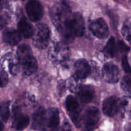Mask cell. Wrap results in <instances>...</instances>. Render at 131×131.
I'll return each instance as SVG.
<instances>
[{
	"label": "cell",
	"instance_id": "obj_1",
	"mask_svg": "<svg viewBox=\"0 0 131 131\" xmlns=\"http://www.w3.org/2000/svg\"><path fill=\"white\" fill-rule=\"evenodd\" d=\"M85 30L84 22L83 17L79 13L72 14L69 21L59 30L63 38V42L67 43L72 42L76 37L83 35Z\"/></svg>",
	"mask_w": 131,
	"mask_h": 131
},
{
	"label": "cell",
	"instance_id": "obj_2",
	"mask_svg": "<svg viewBox=\"0 0 131 131\" xmlns=\"http://www.w3.org/2000/svg\"><path fill=\"white\" fill-rule=\"evenodd\" d=\"M17 57L26 75H30L35 72L38 67L37 61L33 56L29 46L25 43L19 46L17 52Z\"/></svg>",
	"mask_w": 131,
	"mask_h": 131
},
{
	"label": "cell",
	"instance_id": "obj_3",
	"mask_svg": "<svg viewBox=\"0 0 131 131\" xmlns=\"http://www.w3.org/2000/svg\"><path fill=\"white\" fill-rule=\"evenodd\" d=\"M72 15L70 6L64 1L56 3L51 7L50 16L58 31L60 30L69 21Z\"/></svg>",
	"mask_w": 131,
	"mask_h": 131
},
{
	"label": "cell",
	"instance_id": "obj_4",
	"mask_svg": "<svg viewBox=\"0 0 131 131\" xmlns=\"http://www.w3.org/2000/svg\"><path fill=\"white\" fill-rule=\"evenodd\" d=\"M49 58L54 64H64L68 61L70 50L67 44L62 42H54L51 45L48 52Z\"/></svg>",
	"mask_w": 131,
	"mask_h": 131
},
{
	"label": "cell",
	"instance_id": "obj_5",
	"mask_svg": "<svg viewBox=\"0 0 131 131\" xmlns=\"http://www.w3.org/2000/svg\"><path fill=\"white\" fill-rule=\"evenodd\" d=\"M33 44L40 49H44L48 46L51 38V31L46 24H40L36 26L33 31Z\"/></svg>",
	"mask_w": 131,
	"mask_h": 131
},
{
	"label": "cell",
	"instance_id": "obj_6",
	"mask_svg": "<svg viewBox=\"0 0 131 131\" xmlns=\"http://www.w3.org/2000/svg\"><path fill=\"white\" fill-rule=\"evenodd\" d=\"M127 104L126 99H120L116 97H110L106 99L103 103L102 110L108 116H115L123 111Z\"/></svg>",
	"mask_w": 131,
	"mask_h": 131
},
{
	"label": "cell",
	"instance_id": "obj_7",
	"mask_svg": "<svg viewBox=\"0 0 131 131\" xmlns=\"http://www.w3.org/2000/svg\"><path fill=\"white\" fill-rule=\"evenodd\" d=\"M0 65L2 70L11 75H15L19 72L20 63L16 55L12 52L6 54L1 58Z\"/></svg>",
	"mask_w": 131,
	"mask_h": 131
},
{
	"label": "cell",
	"instance_id": "obj_8",
	"mask_svg": "<svg viewBox=\"0 0 131 131\" xmlns=\"http://www.w3.org/2000/svg\"><path fill=\"white\" fill-rule=\"evenodd\" d=\"M101 118V114L98 108L90 107L86 110L83 118V131H92L95 128Z\"/></svg>",
	"mask_w": 131,
	"mask_h": 131
},
{
	"label": "cell",
	"instance_id": "obj_9",
	"mask_svg": "<svg viewBox=\"0 0 131 131\" xmlns=\"http://www.w3.org/2000/svg\"><path fill=\"white\" fill-rule=\"evenodd\" d=\"M89 29L99 38L104 39L109 35L108 26L102 18H98L92 20L89 24Z\"/></svg>",
	"mask_w": 131,
	"mask_h": 131
},
{
	"label": "cell",
	"instance_id": "obj_10",
	"mask_svg": "<svg viewBox=\"0 0 131 131\" xmlns=\"http://www.w3.org/2000/svg\"><path fill=\"white\" fill-rule=\"evenodd\" d=\"M102 77L107 83H116L120 78V70L113 63H107L104 65L102 69Z\"/></svg>",
	"mask_w": 131,
	"mask_h": 131
},
{
	"label": "cell",
	"instance_id": "obj_11",
	"mask_svg": "<svg viewBox=\"0 0 131 131\" xmlns=\"http://www.w3.org/2000/svg\"><path fill=\"white\" fill-rule=\"evenodd\" d=\"M26 10L29 19L31 21H38L43 16V6L38 1L32 0L28 1L26 5Z\"/></svg>",
	"mask_w": 131,
	"mask_h": 131
},
{
	"label": "cell",
	"instance_id": "obj_12",
	"mask_svg": "<svg viewBox=\"0 0 131 131\" xmlns=\"http://www.w3.org/2000/svg\"><path fill=\"white\" fill-rule=\"evenodd\" d=\"M65 106L72 121L77 126L79 127V125H81L79 122L78 121V118H79L80 111H79V104L78 100L72 95L68 96L65 101Z\"/></svg>",
	"mask_w": 131,
	"mask_h": 131
},
{
	"label": "cell",
	"instance_id": "obj_13",
	"mask_svg": "<svg viewBox=\"0 0 131 131\" xmlns=\"http://www.w3.org/2000/svg\"><path fill=\"white\" fill-rule=\"evenodd\" d=\"M60 124V115L58 110L51 107L46 110L45 116V127H47L51 130H55Z\"/></svg>",
	"mask_w": 131,
	"mask_h": 131
},
{
	"label": "cell",
	"instance_id": "obj_14",
	"mask_svg": "<svg viewBox=\"0 0 131 131\" xmlns=\"http://www.w3.org/2000/svg\"><path fill=\"white\" fill-rule=\"evenodd\" d=\"M75 76L79 80L86 79L90 74V66L86 60H78L74 64Z\"/></svg>",
	"mask_w": 131,
	"mask_h": 131
},
{
	"label": "cell",
	"instance_id": "obj_15",
	"mask_svg": "<svg viewBox=\"0 0 131 131\" xmlns=\"http://www.w3.org/2000/svg\"><path fill=\"white\" fill-rule=\"evenodd\" d=\"M29 123V118L26 115L23 114L20 111H14L13 116L12 125L16 130H20L28 127Z\"/></svg>",
	"mask_w": 131,
	"mask_h": 131
},
{
	"label": "cell",
	"instance_id": "obj_16",
	"mask_svg": "<svg viewBox=\"0 0 131 131\" xmlns=\"http://www.w3.org/2000/svg\"><path fill=\"white\" fill-rule=\"evenodd\" d=\"M76 93L83 103L87 104L90 102L94 98L95 90L91 86L81 85Z\"/></svg>",
	"mask_w": 131,
	"mask_h": 131
},
{
	"label": "cell",
	"instance_id": "obj_17",
	"mask_svg": "<svg viewBox=\"0 0 131 131\" xmlns=\"http://www.w3.org/2000/svg\"><path fill=\"white\" fill-rule=\"evenodd\" d=\"M18 29L20 36L25 38H29L32 37L33 33V29L32 24L27 20L25 17H22L18 23Z\"/></svg>",
	"mask_w": 131,
	"mask_h": 131
},
{
	"label": "cell",
	"instance_id": "obj_18",
	"mask_svg": "<svg viewBox=\"0 0 131 131\" xmlns=\"http://www.w3.org/2000/svg\"><path fill=\"white\" fill-rule=\"evenodd\" d=\"M3 39L7 44L15 46L20 41L21 36L15 29L13 28H8L5 29L3 33Z\"/></svg>",
	"mask_w": 131,
	"mask_h": 131
},
{
	"label": "cell",
	"instance_id": "obj_19",
	"mask_svg": "<svg viewBox=\"0 0 131 131\" xmlns=\"http://www.w3.org/2000/svg\"><path fill=\"white\" fill-rule=\"evenodd\" d=\"M46 110L43 107H39L33 115V127L34 129H42L45 127V116Z\"/></svg>",
	"mask_w": 131,
	"mask_h": 131
},
{
	"label": "cell",
	"instance_id": "obj_20",
	"mask_svg": "<svg viewBox=\"0 0 131 131\" xmlns=\"http://www.w3.org/2000/svg\"><path fill=\"white\" fill-rule=\"evenodd\" d=\"M118 51L117 44L114 37H111L104 49V53L108 57H114Z\"/></svg>",
	"mask_w": 131,
	"mask_h": 131
},
{
	"label": "cell",
	"instance_id": "obj_21",
	"mask_svg": "<svg viewBox=\"0 0 131 131\" xmlns=\"http://www.w3.org/2000/svg\"><path fill=\"white\" fill-rule=\"evenodd\" d=\"M0 116L3 122H6L10 117V102L3 101L0 104Z\"/></svg>",
	"mask_w": 131,
	"mask_h": 131
},
{
	"label": "cell",
	"instance_id": "obj_22",
	"mask_svg": "<svg viewBox=\"0 0 131 131\" xmlns=\"http://www.w3.org/2000/svg\"><path fill=\"white\" fill-rule=\"evenodd\" d=\"M80 81L81 80L78 79L75 75L70 78L67 82V87L69 90L72 93H77L79 88L81 86Z\"/></svg>",
	"mask_w": 131,
	"mask_h": 131
},
{
	"label": "cell",
	"instance_id": "obj_23",
	"mask_svg": "<svg viewBox=\"0 0 131 131\" xmlns=\"http://www.w3.org/2000/svg\"><path fill=\"white\" fill-rule=\"evenodd\" d=\"M130 78L129 76H124L122 79L121 82V88L124 92H127L129 94H130Z\"/></svg>",
	"mask_w": 131,
	"mask_h": 131
},
{
	"label": "cell",
	"instance_id": "obj_24",
	"mask_svg": "<svg viewBox=\"0 0 131 131\" xmlns=\"http://www.w3.org/2000/svg\"><path fill=\"white\" fill-rule=\"evenodd\" d=\"M90 75H92V76L94 79H97L100 74L99 66L96 63L93 62V61L91 62V64H90Z\"/></svg>",
	"mask_w": 131,
	"mask_h": 131
},
{
	"label": "cell",
	"instance_id": "obj_25",
	"mask_svg": "<svg viewBox=\"0 0 131 131\" xmlns=\"http://www.w3.org/2000/svg\"><path fill=\"white\" fill-rule=\"evenodd\" d=\"M122 35L128 42H130V28L129 24H125L122 28Z\"/></svg>",
	"mask_w": 131,
	"mask_h": 131
},
{
	"label": "cell",
	"instance_id": "obj_26",
	"mask_svg": "<svg viewBox=\"0 0 131 131\" xmlns=\"http://www.w3.org/2000/svg\"><path fill=\"white\" fill-rule=\"evenodd\" d=\"M8 82V77L6 72L0 70V87H4Z\"/></svg>",
	"mask_w": 131,
	"mask_h": 131
},
{
	"label": "cell",
	"instance_id": "obj_27",
	"mask_svg": "<svg viewBox=\"0 0 131 131\" xmlns=\"http://www.w3.org/2000/svg\"><path fill=\"white\" fill-rule=\"evenodd\" d=\"M10 16L6 13H4L0 15V29H3L8 23Z\"/></svg>",
	"mask_w": 131,
	"mask_h": 131
},
{
	"label": "cell",
	"instance_id": "obj_28",
	"mask_svg": "<svg viewBox=\"0 0 131 131\" xmlns=\"http://www.w3.org/2000/svg\"><path fill=\"white\" fill-rule=\"evenodd\" d=\"M65 88H66V85L65 83L63 81H60L58 83V91L60 95H62L63 93L65 92Z\"/></svg>",
	"mask_w": 131,
	"mask_h": 131
},
{
	"label": "cell",
	"instance_id": "obj_29",
	"mask_svg": "<svg viewBox=\"0 0 131 131\" xmlns=\"http://www.w3.org/2000/svg\"><path fill=\"white\" fill-rule=\"evenodd\" d=\"M122 66L123 68H124V70H125L126 72L129 73L130 72V66L129 65V63H128L127 58V56H125L124 58L122 59Z\"/></svg>",
	"mask_w": 131,
	"mask_h": 131
},
{
	"label": "cell",
	"instance_id": "obj_30",
	"mask_svg": "<svg viewBox=\"0 0 131 131\" xmlns=\"http://www.w3.org/2000/svg\"><path fill=\"white\" fill-rule=\"evenodd\" d=\"M61 131H74L72 128L71 125L69 124L68 122H65L63 125L62 127H61Z\"/></svg>",
	"mask_w": 131,
	"mask_h": 131
},
{
	"label": "cell",
	"instance_id": "obj_31",
	"mask_svg": "<svg viewBox=\"0 0 131 131\" xmlns=\"http://www.w3.org/2000/svg\"><path fill=\"white\" fill-rule=\"evenodd\" d=\"M6 3H7L6 1H0V12H1L3 11V10L5 8L6 5Z\"/></svg>",
	"mask_w": 131,
	"mask_h": 131
},
{
	"label": "cell",
	"instance_id": "obj_32",
	"mask_svg": "<svg viewBox=\"0 0 131 131\" xmlns=\"http://www.w3.org/2000/svg\"><path fill=\"white\" fill-rule=\"evenodd\" d=\"M4 126H3V124L0 122V131H2L3 129Z\"/></svg>",
	"mask_w": 131,
	"mask_h": 131
}]
</instances>
